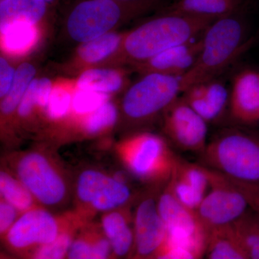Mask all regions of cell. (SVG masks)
<instances>
[{"mask_svg":"<svg viewBox=\"0 0 259 259\" xmlns=\"http://www.w3.org/2000/svg\"><path fill=\"white\" fill-rule=\"evenodd\" d=\"M228 115L238 125H259V70L245 69L235 75Z\"/></svg>","mask_w":259,"mask_h":259,"instance_id":"cell-15","label":"cell"},{"mask_svg":"<svg viewBox=\"0 0 259 259\" xmlns=\"http://www.w3.org/2000/svg\"><path fill=\"white\" fill-rule=\"evenodd\" d=\"M207 170L209 191L196 212L209 232L231 226L250 208L241 192L225 175L209 168Z\"/></svg>","mask_w":259,"mask_h":259,"instance_id":"cell-10","label":"cell"},{"mask_svg":"<svg viewBox=\"0 0 259 259\" xmlns=\"http://www.w3.org/2000/svg\"><path fill=\"white\" fill-rule=\"evenodd\" d=\"M182 97L208 124L221 120L229 108L230 92L217 79L192 85Z\"/></svg>","mask_w":259,"mask_h":259,"instance_id":"cell-16","label":"cell"},{"mask_svg":"<svg viewBox=\"0 0 259 259\" xmlns=\"http://www.w3.org/2000/svg\"><path fill=\"white\" fill-rule=\"evenodd\" d=\"M118 112L114 104L107 101L84 117L83 129L89 135H97L110 128L117 122Z\"/></svg>","mask_w":259,"mask_h":259,"instance_id":"cell-30","label":"cell"},{"mask_svg":"<svg viewBox=\"0 0 259 259\" xmlns=\"http://www.w3.org/2000/svg\"><path fill=\"white\" fill-rule=\"evenodd\" d=\"M203 256L189 248L165 245L154 259H202Z\"/></svg>","mask_w":259,"mask_h":259,"instance_id":"cell-36","label":"cell"},{"mask_svg":"<svg viewBox=\"0 0 259 259\" xmlns=\"http://www.w3.org/2000/svg\"><path fill=\"white\" fill-rule=\"evenodd\" d=\"M76 194L84 217L97 212H106L127 207L134 199L127 182L96 169L84 170L76 184Z\"/></svg>","mask_w":259,"mask_h":259,"instance_id":"cell-9","label":"cell"},{"mask_svg":"<svg viewBox=\"0 0 259 259\" xmlns=\"http://www.w3.org/2000/svg\"><path fill=\"white\" fill-rule=\"evenodd\" d=\"M18 209L1 199L0 202V234L1 238L7 234L18 220Z\"/></svg>","mask_w":259,"mask_h":259,"instance_id":"cell-35","label":"cell"},{"mask_svg":"<svg viewBox=\"0 0 259 259\" xmlns=\"http://www.w3.org/2000/svg\"><path fill=\"white\" fill-rule=\"evenodd\" d=\"M118 155L131 175L151 187H163L169 181L177 156L166 140L150 133L125 140Z\"/></svg>","mask_w":259,"mask_h":259,"instance_id":"cell-4","label":"cell"},{"mask_svg":"<svg viewBox=\"0 0 259 259\" xmlns=\"http://www.w3.org/2000/svg\"><path fill=\"white\" fill-rule=\"evenodd\" d=\"M204 256L206 259H249L231 226L209 231Z\"/></svg>","mask_w":259,"mask_h":259,"instance_id":"cell-21","label":"cell"},{"mask_svg":"<svg viewBox=\"0 0 259 259\" xmlns=\"http://www.w3.org/2000/svg\"><path fill=\"white\" fill-rule=\"evenodd\" d=\"M52 90V84L50 79L48 78L37 79V93L38 97V107H42L45 110L49 103Z\"/></svg>","mask_w":259,"mask_h":259,"instance_id":"cell-38","label":"cell"},{"mask_svg":"<svg viewBox=\"0 0 259 259\" xmlns=\"http://www.w3.org/2000/svg\"><path fill=\"white\" fill-rule=\"evenodd\" d=\"M66 259H116L101 226L87 223L78 231Z\"/></svg>","mask_w":259,"mask_h":259,"instance_id":"cell-19","label":"cell"},{"mask_svg":"<svg viewBox=\"0 0 259 259\" xmlns=\"http://www.w3.org/2000/svg\"><path fill=\"white\" fill-rule=\"evenodd\" d=\"M101 226L116 259H129L134 246V216L128 207L105 212Z\"/></svg>","mask_w":259,"mask_h":259,"instance_id":"cell-18","label":"cell"},{"mask_svg":"<svg viewBox=\"0 0 259 259\" xmlns=\"http://www.w3.org/2000/svg\"><path fill=\"white\" fill-rule=\"evenodd\" d=\"M88 222L78 223L70 226L47 244L39 247L26 259H66L70 247L78 231Z\"/></svg>","mask_w":259,"mask_h":259,"instance_id":"cell-29","label":"cell"},{"mask_svg":"<svg viewBox=\"0 0 259 259\" xmlns=\"http://www.w3.org/2000/svg\"><path fill=\"white\" fill-rule=\"evenodd\" d=\"M107 101L108 96L106 94L78 89L73 95L71 108L76 115L86 117Z\"/></svg>","mask_w":259,"mask_h":259,"instance_id":"cell-31","label":"cell"},{"mask_svg":"<svg viewBox=\"0 0 259 259\" xmlns=\"http://www.w3.org/2000/svg\"><path fill=\"white\" fill-rule=\"evenodd\" d=\"M35 71V67L28 63H24L18 66L9 93L2 102L1 112L3 115H10L15 110H18L24 95L33 80Z\"/></svg>","mask_w":259,"mask_h":259,"instance_id":"cell-27","label":"cell"},{"mask_svg":"<svg viewBox=\"0 0 259 259\" xmlns=\"http://www.w3.org/2000/svg\"><path fill=\"white\" fill-rule=\"evenodd\" d=\"M202 165L233 180L259 182V136L245 130H223L200 155Z\"/></svg>","mask_w":259,"mask_h":259,"instance_id":"cell-3","label":"cell"},{"mask_svg":"<svg viewBox=\"0 0 259 259\" xmlns=\"http://www.w3.org/2000/svg\"><path fill=\"white\" fill-rule=\"evenodd\" d=\"M168 185L181 203L197 211L209 190L208 170L177 154Z\"/></svg>","mask_w":259,"mask_h":259,"instance_id":"cell-14","label":"cell"},{"mask_svg":"<svg viewBox=\"0 0 259 259\" xmlns=\"http://www.w3.org/2000/svg\"><path fill=\"white\" fill-rule=\"evenodd\" d=\"M125 1H132V0H125Z\"/></svg>","mask_w":259,"mask_h":259,"instance_id":"cell-41","label":"cell"},{"mask_svg":"<svg viewBox=\"0 0 259 259\" xmlns=\"http://www.w3.org/2000/svg\"><path fill=\"white\" fill-rule=\"evenodd\" d=\"M0 192L2 199L12 204L20 213L39 207L30 191L10 170L1 171Z\"/></svg>","mask_w":259,"mask_h":259,"instance_id":"cell-24","label":"cell"},{"mask_svg":"<svg viewBox=\"0 0 259 259\" xmlns=\"http://www.w3.org/2000/svg\"><path fill=\"white\" fill-rule=\"evenodd\" d=\"M158 209L166 227L165 244L184 247L204 255L209 232L197 212L187 208L177 199L168 182L158 194Z\"/></svg>","mask_w":259,"mask_h":259,"instance_id":"cell-8","label":"cell"},{"mask_svg":"<svg viewBox=\"0 0 259 259\" xmlns=\"http://www.w3.org/2000/svg\"><path fill=\"white\" fill-rule=\"evenodd\" d=\"M214 20L168 13L127 34L122 42L124 53L131 60L144 62L170 48L194 40Z\"/></svg>","mask_w":259,"mask_h":259,"instance_id":"cell-2","label":"cell"},{"mask_svg":"<svg viewBox=\"0 0 259 259\" xmlns=\"http://www.w3.org/2000/svg\"><path fill=\"white\" fill-rule=\"evenodd\" d=\"M37 79H33L28 87L20 105L18 107V113L22 118H26L33 110L34 107L38 106V97L37 93Z\"/></svg>","mask_w":259,"mask_h":259,"instance_id":"cell-34","label":"cell"},{"mask_svg":"<svg viewBox=\"0 0 259 259\" xmlns=\"http://www.w3.org/2000/svg\"><path fill=\"white\" fill-rule=\"evenodd\" d=\"M122 42L123 39L117 34H105L90 41L83 42L79 48L78 54L84 62L94 64L111 55Z\"/></svg>","mask_w":259,"mask_h":259,"instance_id":"cell-28","label":"cell"},{"mask_svg":"<svg viewBox=\"0 0 259 259\" xmlns=\"http://www.w3.org/2000/svg\"><path fill=\"white\" fill-rule=\"evenodd\" d=\"M10 170L40 205L59 207L69 197L66 175L52 158L39 151L22 153L10 162Z\"/></svg>","mask_w":259,"mask_h":259,"instance_id":"cell-6","label":"cell"},{"mask_svg":"<svg viewBox=\"0 0 259 259\" xmlns=\"http://www.w3.org/2000/svg\"><path fill=\"white\" fill-rule=\"evenodd\" d=\"M233 231L249 259H259V214L248 209L231 225Z\"/></svg>","mask_w":259,"mask_h":259,"instance_id":"cell-26","label":"cell"},{"mask_svg":"<svg viewBox=\"0 0 259 259\" xmlns=\"http://www.w3.org/2000/svg\"><path fill=\"white\" fill-rule=\"evenodd\" d=\"M2 45L7 52L20 55L27 52L37 41L35 24L15 21L1 29Z\"/></svg>","mask_w":259,"mask_h":259,"instance_id":"cell-23","label":"cell"},{"mask_svg":"<svg viewBox=\"0 0 259 259\" xmlns=\"http://www.w3.org/2000/svg\"><path fill=\"white\" fill-rule=\"evenodd\" d=\"M244 0H177L168 13L217 20L239 10Z\"/></svg>","mask_w":259,"mask_h":259,"instance_id":"cell-20","label":"cell"},{"mask_svg":"<svg viewBox=\"0 0 259 259\" xmlns=\"http://www.w3.org/2000/svg\"><path fill=\"white\" fill-rule=\"evenodd\" d=\"M83 222L88 221L78 212L58 218L48 209L37 207L22 213L2 241L7 251L26 259L39 247L54 241L70 226Z\"/></svg>","mask_w":259,"mask_h":259,"instance_id":"cell-5","label":"cell"},{"mask_svg":"<svg viewBox=\"0 0 259 259\" xmlns=\"http://www.w3.org/2000/svg\"><path fill=\"white\" fill-rule=\"evenodd\" d=\"M121 11L112 0H90L78 5L70 15V36L86 42L107 34L118 22Z\"/></svg>","mask_w":259,"mask_h":259,"instance_id":"cell-13","label":"cell"},{"mask_svg":"<svg viewBox=\"0 0 259 259\" xmlns=\"http://www.w3.org/2000/svg\"><path fill=\"white\" fill-rule=\"evenodd\" d=\"M72 98L69 90L64 87L58 86L53 89L49 103L45 108L49 119L59 120L66 117L72 106Z\"/></svg>","mask_w":259,"mask_h":259,"instance_id":"cell-32","label":"cell"},{"mask_svg":"<svg viewBox=\"0 0 259 259\" xmlns=\"http://www.w3.org/2000/svg\"><path fill=\"white\" fill-rule=\"evenodd\" d=\"M238 11L217 19L202 32L197 61L182 76L183 93L196 83L216 79L258 40L248 37L246 23Z\"/></svg>","mask_w":259,"mask_h":259,"instance_id":"cell-1","label":"cell"},{"mask_svg":"<svg viewBox=\"0 0 259 259\" xmlns=\"http://www.w3.org/2000/svg\"><path fill=\"white\" fill-rule=\"evenodd\" d=\"M4 1V0H1V2Z\"/></svg>","mask_w":259,"mask_h":259,"instance_id":"cell-42","label":"cell"},{"mask_svg":"<svg viewBox=\"0 0 259 259\" xmlns=\"http://www.w3.org/2000/svg\"><path fill=\"white\" fill-rule=\"evenodd\" d=\"M15 71L4 58L0 59V97H5L9 93L14 81Z\"/></svg>","mask_w":259,"mask_h":259,"instance_id":"cell-37","label":"cell"},{"mask_svg":"<svg viewBox=\"0 0 259 259\" xmlns=\"http://www.w3.org/2000/svg\"><path fill=\"white\" fill-rule=\"evenodd\" d=\"M202 42L199 40H191L167 49L151 59L139 63L140 67L148 73L181 76L192 69L200 53Z\"/></svg>","mask_w":259,"mask_h":259,"instance_id":"cell-17","label":"cell"},{"mask_svg":"<svg viewBox=\"0 0 259 259\" xmlns=\"http://www.w3.org/2000/svg\"><path fill=\"white\" fill-rule=\"evenodd\" d=\"M163 115V131L176 147L199 156L204 152L208 143V123L182 96L166 109Z\"/></svg>","mask_w":259,"mask_h":259,"instance_id":"cell-12","label":"cell"},{"mask_svg":"<svg viewBox=\"0 0 259 259\" xmlns=\"http://www.w3.org/2000/svg\"><path fill=\"white\" fill-rule=\"evenodd\" d=\"M0 259H21L8 251H2Z\"/></svg>","mask_w":259,"mask_h":259,"instance_id":"cell-39","label":"cell"},{"mask_svg":"<svg viewBox=\"0 0 259 259\" xmlns=\"http://www.w3.org/2000/svg\"><path fill=\"white\" fill-rule=\"evenodd\" d=\"M46 11L44 0H4L0 5V28L15 21L35 24Z\"/></svg>","mask_w":259,"mask_h":259,"instance_id":"cell-22","label":"cell"},{"mask_svg":"<svg viewBox=\"0 0 259 259\" xmlns=\"http://www.w3.org/2000/svg\"><path fill=\"white\" fill-rule=\"evenodd\" d=\"M182 93V76L148 73L127 90L122 110L129 122L144 123L163 114Z\"/></svg>","mask_w":259,"mask_h":259,"instance_id":"cell-7","label":"cell"},{"mask_svg":"<svg viewBox=\"0 0 259 259\" xmlns=\"http://www.w3.org/2000/svg\"><path fill=\"white\" fill-rule=\"evenodd\" d=\"M163 187H151L138 200L134 214V250L129 259H154L164 247L166 227L158 209V194Z\"/></svg>","mask_w":259,"mask_h":259,"instance_id":"cell-11","label":"cell"},{"mask_svg":"<svg viewBox=\"0 0 259 259\" xmlns=\"http://www.w3.org/2000/svg\"><path fill=\"white\" fill-rule=\"evenodd\" d=\"M226 177L241 192L249 208L259 214V182H243Z\"/></svg>","mask_w":259,"mask_h":259,"instance_id":"cell-33","label":"cell"},{"mask_svg":"<svg viewBox=\"0 0 259 259\" xmlns=\"http://www.w3.org/2000/svg\"><path fill=\"white\" fill-rule=\"evenodd\" d=\"M44 1L45 2V3L46 2H47V3H49V2H51L52 1V0H44Z\"/></svg>","mask_w":259,"mask_h":259,"instance_id":"cell-40","label":"cell"},{"mask_svg":"<svg viewBox=\"0 0 259 259\" xmlns=\"http://www.w3.org/2000/svg\"><path fill=\"white\" fill-rule=\"evenodd\" d=\"M124 78L118 71L112 69H93L85 71L77 81L78 89L107 94L120 90Z\"/></svg>","mask_w":259,"mask_h":259,"instance_id":"cell-25","label":"cell"}]
</instances>
